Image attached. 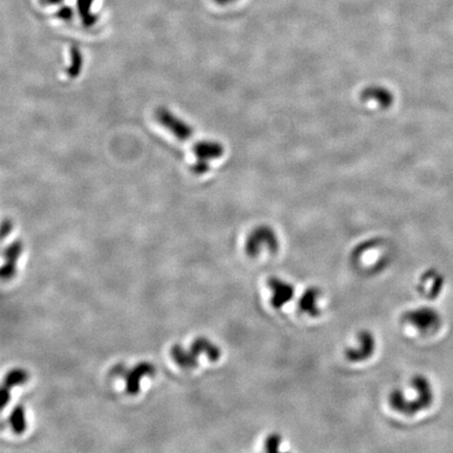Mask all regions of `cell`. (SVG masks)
I'll list each match as a JSON object with an SVG mask.
<instances>
[{
	"mask_svg": "<svg viewBox=\"0 0 453 453\" xmlns=\"http://www.w3.org/2000/svg\"><path fill=\"white\" fill-rule=\"evenodd\" d=\"M361 100L364 103L378 105L380 109H388L394 103V95L389 89L381 85H371L361 93Z\"/></svg>",
	"mask_w": 453,
	"mask_h": 453,
	"instance_id": "cell-9",
	"label": "cell"
},
{
	"mask_svg": "<svg viewBox=\"0 0 453 453\" xmlns=\"http://www.w3.org/2000/svg\"><path fill=\"white\" fill-rule=\"evenodd\" d=\"M443 284H444V279H443L442 275H440L438 272L430 270L420 277L418 284V293L424 297L434 299L442 290Z\"/></svg>",
	"mask_w": 453,
	"mask_h": 453,
	"instance_id": "cell-11",
	"label": "cell"
},
{
	"mask_svg": "<svg viewBox=\"0 0 453 453\" xmlns=\"http://www.w3.org/2000/svg\"><path fill=\"white\" fill-rule=\"evenodd\" d=\"M193 154H196V158L205 162L219 160L225 154V148L219 142L216 141H200L193 146Z\"/></svg>",
	"mask_w": 453,
	"mask_h": 453,
	"instance_id": "cell-13",
	"label": "cell"
},
{
	"mask_svg": "<svg viewBox=\"0 0 453 453\" xmlns=\"http://www.w3.org/2000/svg\"><path fill=\"white\" fill-rule=\"evenodd\" d=\"M282 443H284V438H282L281 434L273 432V434L267 436L265 443H264V446H265V450L268 451V452H277V451H280Z\"/></svg>",
	"mask_w": 453,
	"mask_h": 453,
	"instance_id": "cell-20",
	"label": "cell"
},
{
	"mask_svg": "<svg viewBox=\"0 0 453 453\" xmlns=\"http://www.w3.org/2000/svg\"><path fill=\"white\" fill-rule=\"evenodd\" d=\"M406 386L394 388L389 393L388 404L391 409L404 416H414L430 407L434 401V389L427 378L414 376Z\"/></svg>",
	"mask_w": 453,
	"mask_h": 453,
	"instance_id": "cell-1",
	"label": "cell"
},
{
	"mask_svg": "<svg viewBox=\"0 0 453 453\" xmlns=\"http://www.w3.org/2000/svg\"><path fill=\"white\" fill-rule=\"evenodd\" d=\"M209 169H210V165H209L208 162L200 160H198V162L191 167L192 172H194L196 174H206L207 172H209Z\"/></svg>",
	"mask_w": 453,
	"mask_h": 453,
	"instance_id": "cell-22",
	"label": "cell"
},
{
	"mask_svg": "<svg viewBox=\"0 0 453 453\" xmlns=\"http://www.w3.org/2000/svg\"><path fill=\"white\" fill-rule=\"evenodd\" d=\"M156 373L154 365L148 362L139 363L131 371H126V391L129 395H137L140 391V381L145 376H152Z\"/></svg>",
	"mask_w": 453,
	"mask_h": 453,
	"instance_id": "cell-10",
	"label": "cell"
},
{
	"mask_svg": "<svg viewBox=\"0 0 453 453\" xmlns=\"http://www.w3.org/2000/svg\"><path fill=\"white\" fill-rule=\"evenodd\" d=\"M378 241H369L355 247L351 254V263L357 269L367 272H379L387 265L385 252H381L383 247Z\"/></svg>",
	"mask_w": 453,
	"mask_h": 453,
	"instance_id": "cell-3",
	"label": "cell"
},
{
	"mask_svg": "<svg viewBox=\"0 0 453 453\" xmlns=\"http://www.w3.org/2000/svg\"><path fill=\"white\" fill-rule=\"evenodd\" d=\"M377 349V339L371 331L363 330L355 337V343L346 347L345 358L351 363H361L369 360L375 355Z\"/></svg>",
	"mask_w": 453,
	"mask_h": 453,
	"instance_id": "cell-5",
	"label": "cell"
},
{
	"mask_svg": "<svg viewBox=\"0 0 453 453\" xmlns=\"http://www.w3.org/2000/svg\"><path fill=\"white\" fill-rule=\"evenodd\" d=\"M213 1L219 6H229L237 3L239 0H213Z\"/></svg>",
	"mask_w": 453,
	"mask_h": 453,
	"instance_id": "cell-25",
	"label": "cell"
},
{
	"mask_svg": "<svg viewBox=\"0 0 453 453\" xmlns=\"http://www.w3.org/2000/svg\"><path fill=\"white\" fill-rule=\"evenodd\" d=\"M64 0H41L42 5L48 6V7H55V6H61Z\"/></svg>",
	"mask_w": 453,
	"mask_h": 453,
	"instance_id": "cell-24",
	"label": "cell"
},
{
	"mask_svg": "<svg viewBox=\"0 0 453 453\" xmlns=\"http://www.w3.org/2000/svg\"><path fill=\"white\" fill-rule=\"evenodd\" d=\"M156 121L166 131H169L174 138L180 141H187L193 136V128L184 120L174 115L165 107H158L154 113Z\"/></svg>",
	"mask_w": 453,
	"mask_h": 453,
	"instance_id": "cell-6",
	"label": "cell"
},
{
	"mask_svg": "<svg viewBox=\"0 0 453 453\" xmlns=\"http://www.w3.org/2000/svg\"><path fill=\"white\" fill-rule=\"evenodd\" d=\"M83 66V57L80 50L77 46L71 48V66L66 70V74L71 78H76L80 74Z\"/></svg>",
	"mask_w": 453,
	"mask_h": 453,
	"instance_id": "cell-19",
	"label": "cell"
},
{
	"mask_svg": "<svg viewBox=\"0 0 453 453\" xmlns=\"http://www.w3.org/2000/svg\"><path fill=\"white\" fill-rule=\"evenodd\" d=\"M12 229H13V225H12L11 221H3V228H1V235H3V239H5V237H7L8 235L11 233Z\"/></svg>",
	"mask_w": 453,
	"mask_h": 453,
	"instance_id": "cell-23",
	"label": "cell"
},
{
	"mask_svg": "<svg viewBox=\"0 0 453 453\" xmlns=\"http://www.w3.org/2000/svg\"><path fill=\"white\" fill-rule=\"evenodd\" d=\"M268 288L271 292L270 302L275 310L284 308L295 297V286L284 278L276 277V276L270 278L268 280Z\"/></svg>",
	"mask_w": 453,
	"mask_h": 453,
	"instance_id": "cell-7",
	"label": "cell"
},
{
	"mask_svg": "<svg viewBox=\"0 0 453 453\" xmlns=\"http://www.w3.org/2000/svg\"><path fill=\"white\" fill-rule=\"evenodd\" d=\"M323 292L318 286H308L298 299V308L302 314L316 318L322 313Z\"/></svg>",
	"mask_w": 453,
	"mask_h": 453,
	"instance_id": "cell-8",
	"label": "cell"
},
{
	"mask_svg": "<svg viewBox=\"0 0 453 453\" xmlns=\"http://www.w3.org/2000/svg\"><path fill=\"white\" fill-rule=\"evenodd\" d=\"M24 245L20 241H14L3 250V256L6 258V264L1 269V277L3 279H11L16 273V263L18 258L21 255Z\"/></svg>",
	"mask_w": 453,
	"mask_h": 453,
	"instance_id": "cell-12",
	"label": "cell"
},
{
	"mask_svg": "<svg viewBox=\"0 0 453 453\" xmlns=\"http://www.w3.org/2000/svg\"><path fill=\"white\" fill-rule=\"evenodd\" d=\"M76 12L70 6H61L56 12V17L62 21H70L74 18Z\"/></svg>",
	"mask_w": 453,
	"mask_h": 453,
	"instance_id": "cell-21",
	"label": "cell"
},
{
	"mask_svg": "<svg viewBox=\"0 0 453 453\" xmlns=\"http://www.w3.org/2000/svg\"><path fill=\"white\" fill-rule=\"evenodd\" d=\"M280 241L277 233L267 225H257L246 239V253L250 257L275 254L279 250Z\"/></svg>",
	"mask_w": 453,
	"mask_h": 453,
	"instance_id": "cell-2",
	"label": "cell"
},
{
	"mask_svg": "<svg viewBox=\"0 0 453 453\" xmlns=\"http://www.w3.org/2000/svg\"><path fill=\"white\" fill-rule=\"evenodd\" d=\"M28 380V371L22 369H14L6 376L3 386L12 389L14 386L21 385V384L26 383Z\"/></svg>",
	"mask_w": 453,
	"mask_h": 453,
	"instance_id": "cell-18",
	"label": "cell"
},
{
	"mask_svg": "<svg viewBox=\"0 0 453 453\" xmlns=\"http://www.w3.org/2000/svg\"><path fill=\"white\" fill-rule=\"evenodd\" d=\"M402 322L420 334L430 335L434 334L440 329L442 320L440 314L434 308L420 306L404 313Z\"/></svg>",
	"mask_w": 453,
	"mask_h": 453,
	"instance_id": "cell-4",
	"label": "cell"
},
{
	"mask_svg": "<svg viewBox=\"0 0 453 453\" xmlns=\"http://www.w3.org/2000/svg\"><path fill=\"white\" fill-rule=\"evenodd\" d=\"M172 355L176 364L180 365L183 369H196L198 365V359L191 353L190 349L186 351L181 345H174L172 349Z\"/></svg>",
	"mask_w": 453,
	"mask_h": 453,
	"instance_id": "cell-16",
	"label": "cell"
},
{
	"mask_svg": "<svg viewBox=\"0 0 453 453\" xmlns=\"http://www.w3.org/2000/svg\"><path fill=\"white\" fill-rule=\"evenodd\" d=\"M95 0H77L76 11L85 28H93L99 20L98 14L93 11Z\"/></svg>",
	"mask_w": 453,
	"mask_h": 453,
	"instance_id": "cell-15",
	"label": "cell"
},
{
	"mask_svg": "<svg viewBox=\"0 0 453 453\" xmlns=\"http://www.w3.org/2000/svg\"><path fill=\"white\" fill-rule=\"evenodd\" d=\"M189 349L196 358L198 359L201 355H205L211 362H216L221 357V347L207 338L196 339Z\"/></svg>",
	"mask_w": 453,
	"mask_h": 453,
	"instance_id": "cell-14",
	"label": "cell"
},
{
	"mask_svg": "<svg viewBox=\"0 0 453 453\" xmlns=\"http://www.w3.org/2000/svg\"><path fill=\"white\" fill-rule=\"evenodd\" d=\"M9 424L15 434H20L26 432V412L22 406L18 405L13 408L9 416Z\"/></svg>",
	"mask_w": 453,
	"mask_h": 453,
	"instance_id": "cell-17",
	"label": "cell"
}]
</instances>
